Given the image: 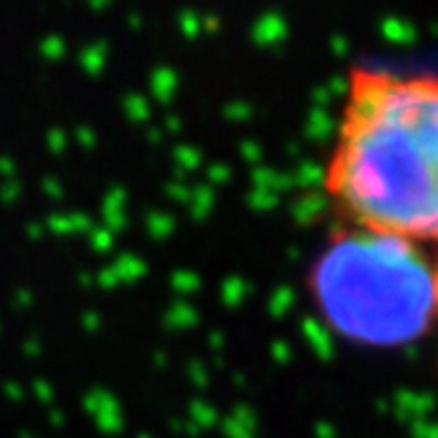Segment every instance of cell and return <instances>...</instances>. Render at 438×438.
I'll list each match as a JSON object with an SVG mask.
<instances>
[{
    "label": "cell",
    "instance_id": "6da1fadb",
    "mask_svg": "<svg viewBox=\"0 0 438 438\" xmlns=\"http://www.w3.org/2000/svg\"><path fill=\"white\" fill-rule=\"evenodd\" d=\"M325 193L354 230L438 243V77L351 71Z\"/></svg>",
    "mask_w": 438,
    "mask_h": 438
},
{
    "label": "cell",
    "instance_id": "7a4b0ae2",
    "mask_svg": "<svg viewBox=\"0 0 438 438\" xmlns=\"http://www.w3.org/2000/svg\"><path fill=\"white\" fill-rule=\"evenodd\" d=\"M314 290L338 330L396 344L415 338L433 309V264L420 246L351 230L335 238L314 269Z\"/></svg>",
    "mask_w": 438,
    "mask_h": 438
},
{
    "label": "cell",
    "instance_id": "3957f363",
    "mask_svg": "<svg viewBox=\"0 0 438 438\" xmlns=\"http://www.w3.org/2000/svg\"><path fill=\"white\" fill-rule=\"evenodd\" d=\"M433 309L438 314V262L433 264Z\"/></svg>",
    "mask_w": 438,
    "mask_h": 438
}]
</instances>
